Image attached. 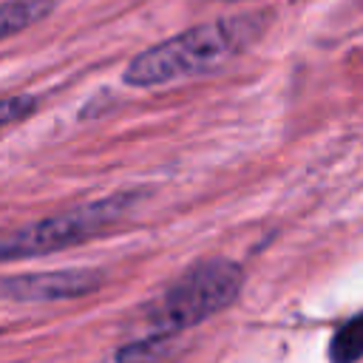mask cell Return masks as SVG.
<instances>
[{"label": "cell", "instance_id": "cell-6", "mask_svg": "<svg viewBox=\"0 0 363 363\" xmlns=\"http://www.w3.org/2000/svg\"><path fill=\"white\" fill-rule=\"evenodd\" d=\"M176 337L179 335H170V332H150L142 340L125 343L116 352V363H164L179 346Z\"/></svg>", "mask_w": 363, "mask_h": 363}, {"label": "cell", "instance_id": "cell-2", "mask_svg": "<svg viewBox=\"0 0 363 363\" xmlns=\"http://www.w3.org/2000/svg\"><path fill=\"white\" fill-rule=\"evenodd\" d=\"M244 286V269L230 258H207L184 269L145 312L150 332L179 335L233 306Z\"/></svg>", "mask_w": 363, "mask_h": 363}, {"label": "cell", "instance_id": "cell-1", "mask_svg": "<svg viewBox=\"0 0 363 363\" xmlns=\"http://www.w3.org/2000/svg\"><path fill=\"white\" fill-rule=\"evenodd\" d=\"M267 23V14H235L193 26L136 54L125 65L122 79L133 88H156L213 71L244 48H250L264 34Z\"/></svg>", "mask_w": 363, "mask_h": 363}, {"label": "cell", "instance_id": "cell-3", "mask_svg": "<svg viewBox=\"0 0 363 363\" xmlns=\"http://www.w3.org/2000/svg\"><path fill=\"white\" fill-rule=\"evenodd\" d=\"M139 193H113L88 204H79L74 210L40 218L6 238H0V261H23V258H40L51 255L77 244H85L105 233L111 224H116L133 204Z\"/></svg>", "mask_w": 363, "mask_h": 363}, {"label": "cell", "instance_id": "cell-5", "mask_svg": "<svg viewBox=\"0 0 363 363\" xmlns=\"http://www.w3.org/2000/svg\"><path fill=\"white\" fill-rule=\"evenodd\" d=\"M54 9V0H6L0 3V40H9L40 20H45Z\"/></svg>", "mask_w": 363, "mask_h": 363}, {"label": "cell", "instance_id": "cell-4", "mask_svg": "<svg viewBox=\"0 0 363 363\" xmlns=\"http://www.w3.org/2000/svg\"><path fill=\"white\" fill-rule=\"evenodd\" d=\"M102 286L96 269H48L0 278V298L20 303H54L91 295Z\"/></svg>", "mask_w": 363, "mask_h": 363}, {"label": "cell", "instance_id": "cell-8", "mask_svg": "<svg viewBox=\"0 0 363 363\" xmlns=\"http://www.w3.org/2000/svg\"><path fill=\"white\" fill-rule=\"evenodd\" d=\"M37 111V96L31 94H14V96H3L0 99V130L11 128L17 122H23L26 116H31Z\"/></svg>", "mask_w": 363, "mask_h": 363}, {"label": "cell", "instance_id": "cell-7", "mask_svg": "<svg viewBox=\"0 0 363 363\" xmlns=\"http://www.w3.org/2000/svg\"><path fill=\"white\" fill-rule=\"evenodd\" d=\"M329 360L332 363H357L363 360V315L349 318L329 340Z\"/></svg>", "mask_w": 363, "mask_h": 363}, {"label": "cell", "instance_id": "cell-9", "mask_svg": "<svg viewBox=\"0 0 363 363\" xmlns=\"http://www.w3.org/2000/svg\"><path fill=\"white\" fill-rule=\"evenodd\" d=\"M221 3H241V0H221Z\"/></svg>", "mask_w": 363, "mask_h": 363}]
</instances>
